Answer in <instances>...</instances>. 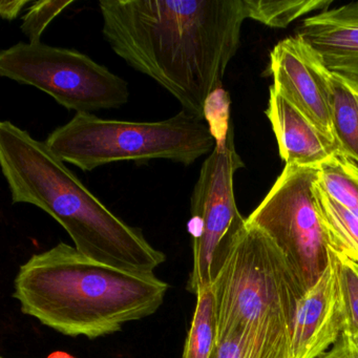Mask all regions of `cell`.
<instances>
[{
    "mask_svg": "<svg viewBox=\"0 0 358 358\" xmlns=\"http://www.w3.org/2000/svg\"><path fill=\"white\" fill-rule=\"evenodd\" d=\"M99 8L113 51L205 119L240 47L245 0H102Z\"/></svg>",
    "mask_w": 358,
    "mask_h": 358,
    "instance_id": "6da1fadb",
    "label": "cell"
},
{
    "mask_svg": "<svg viewBox=\"0 0 358 358\" xmlns=\"http://www.w3.org/2000/svg\"><path fill=\"white\" fill-rule=\"evenodd\" d=\"M169 285L152 274L123 271L59 243L20 266L13 297L22 313L71 337L99 338L156 313Z\"/></svg>",
    "mask_w": 358,
    "mask_h": 358,
    "instance_id": "7a4b0ae2",
    "label": "cell"
},
{
    "mask_svg": "<svg viewBox=\"0 0 358 358\" xmlns=\"http://www.w3.org/2000/svg\"><path fill=\"white\" fill-rule=\"evenodd\" d=\"M0 166L12 202L47 213L87 259L138 274H152L166 261L141 229L113 213L45 142L11 121L0 123Z\"/></svg>",
    "mask_w": 358,
    "mask_h": 358,
    "instance_id": "3957f363",
    "label": "cell"
},
{
    "mask_svg": "<svg viewBox=\"0 0 358 358\" xmlns=\"http://www.w3.org/2000/svg\"><path fill=\"white\" fill-rule=\"evenodd\" d=\"M213 291L217 345L231 336L291 333L297 303L306 293L282 249L246 220L234 234Z\"/></svg>",
    "mask_w": 358,
    "mask_h": 358,
    "instance_id": "277c9868",
    "label": "cell"
},
{
    "mask_svg": "<svg viewBox=\"0 0 358 358\" xmlns=\"http://www.w3.org/2000/svg\"><path fill=\"white\" fill-rule=\"evenodd\" d=\"M45 144L64 162L92 171L115 162L169 160L192 165L210 155L217 140L205 119L182 110L166 120L129 122L76 114Z\"/></svg>",
    "mask_w": 358,
    "mask_h": 358,
    "instance_id": "5b68a950",
    "label": "cell"
},
{
    "mask_svg": "<svg viewBox=\"0 0 358 358\" xmlns=\"http://www.w3.org/2000/svg\"><path fill=\"white\" fill-rule=\"evenodd\" d=\"M0 76L36 87L76 114L119 108L129 99V85L76 50L43 43H18L0 53Z\"/></svg>",
    "mask_w": 358,
    "mask_h": 358,
    "instance_id": "8992f818",
    "label": "cell"
},
{
    "mask_svg": "<svg viewBox=\"0 0 358 358\" xmlns=\"http://www.w3.org/2000/svg\"><path fill=\"white\" fill-rule=\"evenodd\" d=\"M244 167L234 145V129L217 142L203 163L190 201L188 232L192 241V269L188 292L213 288L229 252L234 234L245 223L234 198V173Z\"/></svg>",
    "mask_w": 358,
    "mask_h": 358,
    "instance_id": "52a82bcc",
    "label": "cell"
},
{
    "mask_svg": "<svg viewBox=\"0 0 358 358\" xmlns=\"http://www.w3.org/2000/svg\"><path fill=\"white\" fill-rule=\"evenodd\" d=\"M317 177L316 167L286 165L246 219L247 224L265 231L282 249L306 291L329 264L328 238L312 192Z\"/></svg>",
    "mask_w": 358,
    "mask_h": 358,
    "instance_id": "ba28073f",
    "label": "cell"
},
{
    "mask_svg": "<svg viewBox=\"0 0 358 358\" xmlns=\"http://www.w3.org/2000/svg\"><path fill=\"white\" fill-rule=\"evenodd\" d=\"M269 71L273 89L335 139L327 92L328 69L317 52L299 37H289L272 50Z\"/></svg>",
    "mask_w": 358,
    "mask_h": 358,
    "instance_id": "9c48e42d",
    "label": "cell"
},
{
    "mask_svg": "<svg viewBox=\"0 0 358 358\" xmlns=\"http://www.w3.org/2000/svg\"><path fill=\"white\" fill-rule=\"evenodd\" d=\"M345 312L334 264H329L317 282L297 303L291 331L289 358H318L343 332Z\"/></svg>",
    "mask_w": 358,
    "mask_h": 358,
    "instance_id": "30bf717a",
    "label": "cell"
},
{
    "mask_svg": "<svg viewBox=\"0 0 358 358\" xmlns=\"http://www.w3.org/2000/svg\"><path fill=\"white\" fill-rule=\"evenodd\" d=\"M296 33L330 72L358 83V3L306 18Z\"/></svg>",
    "mask_w": 358,
    "mask_h": 358,
    "instance_id": "8fae6325",
    "label": "cell"
},
{
    "mask_svg": "<svg viewBox=\"0 0 358 358\" xmlns=\"http://www.w3.org/2000/svg\"><path fill=\"white\" fill-rule=\"evenodd\" d=\"M266 116L271 123L280 158L286 165L318 169L322 163L343 154L334 138L320 131L273 87H270Z\"/></svg>",
    "mask_w": 358,
    "mask_h": 358,
    "instance_id": "7c38bea8",
    "label": "cell"
},
{
    "mask_svg": "<svg viewBox=\"0 0 358 358\" xmlns=\"http://www.w3.org/2000/svg\"><path fill=\"white\" fill-rule=\"evenodd\" d=\"M326 81L335 139L343 154L358 164V83L329 70Z\"/></svg>",
    "mask_w": 358,
    "mask_h": 358,
    "instance_id": "4fadbf2b",
    "label": "cell"
},
{
    "mask_svg": "<svg viewBox=\"0 0 358 358\" xmlns=\"http://www.w3.org/2000/svg\"><path fill=\"white\" fill-rule=\"evenodd\" d=\"M312 192L329 247L358 263V217L331 198L317 180Z\"/></svg>",
    "mask_w": 358,
    "mask_h": 358,
    "instance_id": "5bb4252c",
    "label": "cell"
},
{
    "mask_svg": "<svg viewBox=\"0 0 358 358\" xmlns=\"http://www.w3.org/2000/svg\"><path fill=\"white\" fill-rule=\"evenodd\" d=\"M217 315L213 288L196 295L182 358H213L217 349Z\"/></svg>",
    "mask_w": 358,
    "mask_h": 358,
    "instance_id": "9a60e30c",
    "label": "cell"
},
{
    "mask_svg": "<svg viewBox=\"0 0 358 358\" xmlns=\"http://www.w3.org/2000/svg\"><path fill=\"white\" fill-rule=\"evenodd\" d=\"M318 183L324 192L358 217V164L341 154L318 167Z\"/></svg>",
    "mask_w": 358,
    "mask_h": 358,
    "instance_id": "2e32d148",
    "label": "cell"
},
{
    "mask_svg": "<svg viewBox=\"0 0 358 358\" xmlns=\"http://www.w3.org/2000/svg\"><path fill=\"white\" fill-rule=\"evenodd\" d=\"M331 0H245L247 16L271 28H286L311 12L327 11Z\"/></svg>",
    "mask_w": 358,
    "mask_h": 358,
    "instance_id": "e0dca14e",
    "label": "cell"
},
{
    "mask_svg": "<svg viewBox=\"0 0 358 358\" xmlns=\"http://www.w3.org/2000/svg\"><path fill=\"white\" fill-rule=\"evenodd\" d=\"M334 264L345 312L343 332L358 339V263L329 247Z\"/></svg>",
    "mask_w": 358,
    "mask_h": 358,
    "instance_id": "ac0fdd59",
    "label": "cell"
},
{
    "mask_svg": "<svg viewBox=\"0 0 358 358\" xmlns=\"http://www.w3.org/2000/svg\"><path fill=\"white\" fill-rule=\"evenodd\" d=\"M73 0H41L35 1L22 17L20 26L22 33L29 38V43H41V36L51 22L73 5Z\"/></svg>",
    "mask_w": 358,
    "mask_h": 358,
    "instance_id": "d6986e66",
    "label": "cell"
},
{
    "mask_svg": "<svg viewBox=\"0 0 358 358\" xmlns=\"http://www.w3.org/2000/svg\"><path fill=\"white\" fill-rule=\"evenodd\" d=\"M318 358H358V339L343 333L332 349Z\"/></svg>",
    "mask_w": 358,
    "mask_h": 358,
    "instance_id": "ffe728a7",
    "label": "cell"
},
{
    "mask_svg": "<svg viewBox=\"0 0 358 358\" xmlns=\"http://www.w3.org/2000/svg\"><path fill=\"white\" fill-rule=\"evenodd\" d=\"M31 3L28 0H14V1H6L3 0L0 3V16L3 20H13L20 15L24 7Z\"/></svg>",
    "mask_w": 358,
    "mask_h": 358,
    "instance_id": "44dd1931",
    "label": "cell"
},
{
    "mask_svg": "<svg viewBox=\"0 0 358 358\" xmlns=\"http://www.w3.org/2000/svg\"><path fill=\"white\" fill-rule=\"evenodd\" d=\"M213 358H215V354H213Z\"/></svg>",
    "mask_w": 358,
    "mask_h": 358,
    "instance_id": "7402d4cb",
    "label": "cell"
},
{
    "mask_svg": "<svg viewBox=\"0 0 358 358\" xmlns=\"http://www.w3.org/2000/svg\"></svg>",
    "mask_w": 358,
    "mask_h": 358,
    "instance_id": "603a6c76",
    "label": "cell"
}]
</instances>
